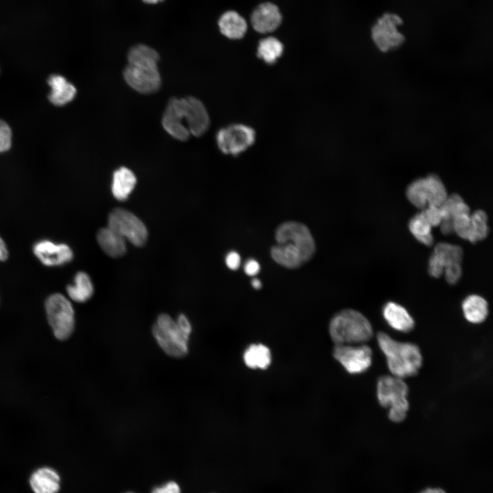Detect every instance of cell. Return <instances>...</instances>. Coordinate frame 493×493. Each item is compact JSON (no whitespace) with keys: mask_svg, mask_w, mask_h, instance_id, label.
<instances>
[{"mask_svg":"<svg viewBox=\"0 0 493 493\" xmlns=\"http://www.w3.org/2000/svg\"><path fill=\"white\" fill-rule=\"evenodd\" d=\"M276 243L270 249L272 259L279 265L296 269L308 262L316 253V243L305 224L288 220L279 224L275 231Z\"/></svg>","mask_w":493,"mask_h":493,"instance_id":"1","label":"cell"},{"mask_svg":"<svg viewBox=\"0 0 493 493\" xmlns=\"http://www.w3.org/2000/svg\"><path fill=\"white\" fill-rule=\"evenodd\" d=\"M377 340L385 355L388 369L394 376L404 379L417 375L422 364V357L417 345L396 341L383 332L377 333Z\"/></svg>","mask_w":493,"mask_h":493,"instance_id":"2","label":"cell"},{"mask_svg":"<svg viewBox=\"0 0 493 493\" xmlns=\"http://www.w3.org/2000/svg\"><path fill=\"white\" fill-rule=\"evenodd\" d=\"M191 331L190 323L184 314L179 315L177 320L167 314H160L153 327V335L158 345L173 357H182L187 354Z\"/></svg>","mask_w":493,"mask_h":493,"instance_id":"3","label":"cell"},{"mask_svg":"<svg viewBox=\"0 0 493 493\" xmlns=\"http://www.w3.org/2000/svg\"><path fill=\"white\" fill-rule=\"evenodd\" d=\"M329 331L336 345L361 344L369 341L373 335L369 320L360 312L344 309L331 319Z\"/></svg>","mask_w":493,"mask_h":493,"instance_id":"4","label":"cell"},{"mask_svg":"<svg viewBox=\"0 0 493 493\" xmlns=\"http://www.w3.org/2000/svg\"><path fill=\"white\" fill-rule=\"evenodd\" d=\"M408 386L403 379L384 375L379 378L377 396L379 404L389 409L388 418L394 422L403 421L409 409Z\"/></svg>","mask_w":493,"mask_h":493,"instance_id":"5","label":"cell"},{"mask_svg":"<svg viewBox=\"0 0 493 493\" xmlns=\"http://www.w3.org/2000/svg\"><path fill=\"white\" fill-rule=\"evenodd\" d=\"M406 196L412 204L423 210L429 205L440 206L448 194L440 178L431 174L413 181L407 188Z\"/></svg>","mask_w":493,"mask_h":493,"instance_id":"6","label":"cell"},{"mask_svg":"<svg viewBox=\"0 0 493 493\" xmlns=\"http://www.w3.org/2000/svg\"><path fill=\"white\" fill-rule=\"evenodd\" d=\"M173 108L179 122L190 134L201 136L208 129L210 118L204 105L197 98H173Z\"/></svg>","mask_w":493,"mask_h":493,"instance_id":"7","label":"cell"},{"mask_svg":"<svg viewBox=\"0 0 493 493\" xmlns=\"http://www.w3.org/2000/svg\"><path fill=\"white\" fill-rule=\"evenodd\" d=\"M47 319L55 336L59 340L68 338L74 329V309L71 302L62 294L50 295L45 302Z\"/></svg>","mask_w":493,"mask_h":493,"instance_id":"8","label":"cell"},{"mask_svg":"<svg viewBox=\"0 0 493 493\" xmlns=\"http://www.w3.org/2000/svg\"><path fill=\"white\" fill-rule=\"evenodd\" d=\"M402 24L401 18L394 13H384L377 19L370 34L379 51L386 53L399 48L405 42V36L399 30Z\"/></svg>","mask_w":493,"mask_h":493,"instance_id":"9","label":"cell"},{"mask_svg":"<svg viewBox=\"0 0 493 493\" xmlns=\"http://www.w3.org/2000/svg\"><path fill=\"white\" fill-rule=\"evenodd\" d=\"M108 227L135 246L143 245L148 232L144 224L131 212L114 209L109 214Z\"/></svg>","mask_w":493,"mask_h":493,"instance_id":"10","label":"cell"},{"mask_svg":"<svg viewBox=\"0 0 493 493\" xmlns=\"http://www.w3.org/2000/svg\"><path fill=\"white\" fill-rule=\"evenodd\" d=\"M255 138V134L251 127L238 124L220 129L216 142L222 152L236 155L251 146Z\"/></svg>","mask_w":493,"mask_h":493,"instance_id":"11","label":"cell"},{"mask_svg":"<svg viewBox=\"0 0 493 493\" xmlns=\"http://www.w3.org/2000/svg\"><path fill=\"white\" fill-rule=\"evenodd\" d=\"M372 349L366 344L359 346L336 345L333 357L350 374L362 373L372 364Z\"/></svg>","mask_w":493,"mask_h":493,"instance_id":"12","label":"cell"},{"mask_svg":"<svg viewBox=\"0 0 493 493\" xmlns=\"http://www.w3.org/2000/svg\"><path fill=\"white\" fill-rule=\"evenodd\" d=\"M123 77L131 88L142 94L155 92L161 85L158 68L127 64L123 71Z\"/></svg>","mask_w":493,"mask_h":493,"instance_id":"13","label":"cell"},{"mask_svg":"<svg viewBox=\"0 0 493 493\" xmlns=\"http://www.w3.org/2000/svg\"><path fill=\"white\" fill-rule=\"evenodd\" d=\"M463 250L460 246L440 242L435 246L429 260L428 272L431 276L438 278L445 268L461 264Z\"/></svg>","mask_w":493,"mask_h":493,"instance_id":"14","label":"cell"},{"mask_svg":"<svg viewBox=\"0 0 493 493\" xmlns=\"http://www.w3.org/2000/svg\"><path fill=\"white\" fill-rule=\"evenodd\" d=\"M36 257L47 266H61L73 257L71 249L66 244H56L48 240L37 242L33 247Z\"/></svg>","mask_w":493,"mask_h":493,"instance_id":"15","label":"cell"},{"mask_svg":"<svg viewBox=\"0 0 493 493\" xmlns=\"http://www.w3.org/2000/svg\"><path fill=\"white\" fill-rule=\"evenodd\" d=\"M251 21L255 31L260 33H268L275 30L280 25L281 15L275 5L264 3L255 9Z\"/></svg>","mask_w":493,"mask_h":493,"instance_id":"16","label":"cell"},{"mask_svg":"<svg viewBox=\"0 0 493 493\" xmlns=\"http://www.w3.org/2000/svg\"><path fill=\"white\" fill-rule=\"evenodd\" d=\"M51 87L49 101L55 106H63L75 98L77 90L74 85L60 75H51L47 80Z\"/></svg>","mask_w":493,"mask_h":493,"instance_id":"17","label":"cell"},{"mask_svg":"<svg viewBox=\"0 0 493 493\" xmlns=\"http://www.w3.org/2000/svg\"><path fill=\"white\" fill-rule=\"evenodd\" d=\"M383 316L394 329L407 333L415 325L414 320L405 307L394 302L387 303L383 308Z\"/></svg>","mask_w":493,"mask_h":493,"instance_id":"18","label":"cell"},{"mask_svg":"<svg viewBox=\"0 0 493 493\" xmlns=\"http://www.w3.org/2000/svg\"><path fill=\"white\" fill-rule=\"evenodd\" d=\"M97 239L104 253L112 257H121L126 252L125 240L108 227L98 231Z\"/></svg>","mask_w":493,"mask_h":493,"instance_id":"19","label":"cell"},{"mask_svg":"<svg viewBox=\"0 0 493 493\" xmlns=\"http://www.w3.org/2000/svg\"><path fill=\"white\" fill-rule=\"evenodd\" d=\"M59 483L58 475L49 468L38 469L30 478V485L35 493H56Z\"/></svg>","mask_w":493,"mask_h":493,"instance_id":"20","label":"cell"},{"mask_svg":"<svg viewBox=\"0 0 493 493\" xmlns=\"http://www.w3.org/2000/svg\"><path fill=\"white\" fill-rule=\"evenodd\" d=\"M218 27L220 32L230 39L242 38L247 29L244 18L235 11H227L222 14Z\"/></svg>","mask_w":493,"mask_h":493,"instance_id":"21","label":"cell"},{"mask_svg":"<svg viewBox=\"0 0 493 493\" xmlns=\"http://www.w3.org/2000/svg\"><path fill=\"white\" fill-rule=\"evenodd\" d=\"M136 184V177L134 173L126 167H121L113 175L112 192L114 197L124 201L130 194Z\"/></svg>","mask_w":493,"mask_h":493,"instance_id":"22","label":"cell"},{"mask_svg":"<svg viewBox=\"0 0 493 493\" xmlns=\"http://www.w3.org/2000/svg\"><path fill=\"white\" fill-rule=\"evenodd\" d=\"M462 307L465 318L471 323H481L488 315V302L477 294L467 296L463 301Z\"/></svg>","mask_w":493,"mask_h":493,"instance_id":"23","label":"cell"},{"mask_svg":"<svg viewBox=\"0 0 493 493\" xmlns=\"http://www.w3.org/2000/svg\"><path fill=\"white\" fill-rule=\"evenodd\" d=\"M159 53L152 47L137 44L129 50L127 61L129 64L158 68Z\"/></svg>","mask_w":493,"mask_h":493,"instance_id":"24","label":"cell"},{"mask_svg":"<svg viewBox=\"0 0 493 493\" xmlns=\"http://www.w3.org/2000/svg\"><path fill=\"white\" fill-rule=\"evenodd\" d=\"M69 297L74 301L84 303L93 294L94 288L89 275L84 272H78L74 277L73 283L66 287Z\"/></svg>","mask_w":493,"mask_h":493,"instance_id":"25","label":"cell"},{"mask_svg":"<svg viewBox=\"0 0 493 493\" xmlns=\"http://www.w3.org/2000/svg\"><path fill=\"white\" fill-rule=\"evenodd\" d=\"M245 365L253 369H265L271 362L270 349L262 344H252L243 354Z\"/></svg>","mask_w":493,"mask_h":493,"instance_id":"26","label":"cell"},{"mask_svg":"<svg viewBox=\"0 0 493 493\" xmlns=\"http://www.w3.org/2000/svg\"><path fill=\"white\" fill-rule=\"evenodd\" d=\"M408 227L411 233L418 242L426 246L432 245L433 242L432 227L422 212L416 214L409 220Z\"/></svg>","mask_w":493,"mask_h":493,"instance_id":"27","label":"cell"},{"mask_svg":"<svg viewBox=\"0 0 493 493\" xmlns=\"http://www.w3.org/2000/svg\"><path fill=\"white\" fill-rule=\"evenodd\" d=\"M283 47L276 38L268 37L260 40L257 55L268 64L274 63L282 54Z\"/></svg>","mask_w":493,"mask_h":493,"instance_id":"28","label":"cell"},{"mask_svg":"<svg viewBox=\"0 0 493 493\" xmlns=\"http://www.w3.org/2000/svg\"><path fill=\"white\" fill-rule=\"evenodd\" d=\"M471 233L468 241L475 243L485 239L488 234V216L486 213L478 210L470 214Z\"/></svg>","mask_w":493,"mask_h":493,"instance_id":"29","label":"cell"},{"mask_svg":"<svg viewBox=\"0 0 493 493\" xmlns=\"http://www.w3.org/2000/svg\"><path fill=\"white\" fill-rule=\"evenodd\" d=\"M470 212H459L453 218V232L459 237L469 240L471 233Z\"/></svg>","mask_w":493,"mask_h":493,"instance_id":"30","label":"cell"},{"mask_svg":"<svg viewBox=\"0 0 493 493\" xmlns=\"http://www.w3.org/2000/svg\"><path fill=\"white\" fill-rule=\"evenodd\" d=\"M12 136V130L9 125L0 119V153H4L10 149Z\"/></svg>","mask_w":493,"mask_h":493,"instance_id":"31","label":"cell"},{"mask_svg":"<svg viewBox=\"0 0 493 493\" xmlns=\"http://www.w3.org/2000/svg\"><path fill=\"white\" fill-rule=\"evenodd\" d=\"M421 212L432 227L440 225L442 220V214L440 206L429 205L422 210Z\"/></svg>","mask_w":493,"mask_h":493,"instance_id":"32","label":"cell"},{"mask_svg":"<svg viewBox=\"0 0 493 493\" xmlns=\"http://www.w3.org/2000/svg\"><path fill=\"white\" fill-rule=\"evenodd\" d=\"M462 266L461 264H456L444 270L443 274L448 283L453 285L455 284L461 277L462 275Z\"/></svg>","mask_w":493,"mask_h":493,"instance_id":"33","label":"cell"},{"mask_svg":"<svg viewBox=\"0 0 493 493\" xmlns=\"http://www.w3.org/2000/svg\"><path fill=\"white\" fill-rule=\"evenodd\" d=\"M241 262L240 254L235 251L229 252L225 257V264L227 266L232 270H238Z\"/></svg>","mask_w":493,"mask_h":493,"instance_id":"34","label":"cell"},{"mask_svg":"<svg viewBox=\"0 0 493 493\" xmlns=\"http://www.w3.org/2000/svg\"><path fill=\"white\" fill-rule=\"evenodd\" d=\"M152 493H181V490L176 482L169 481L162 486L155 488Z\"/></svg>","mask_w":493,"mask_h":493,"instance_id":"35","label":"cell"},{"mask_svg":"<svg viewBox=\"0 0 493 493\" xmlns=\"http://www.w3.org/2000/svg\"><path fill=\"white\" fill-rule=\"evenodd\" d=\"M244 270L247 275L253 277L259 273L260 265L255 259H249L244 264Z\"/></svg>","mask_w":493,"mask_h":493,"instance_id":"36","label":"cell"},{"mask_svg":"<svg viewBox=\"0 0 493 493\" xmlns=\"http://www.w3.org/2000/svg\"><path fill=\"white\" fill-rule=\"evenodd\" d=\"M8 257V251L3 240L0 237V262L5 261Z\"/></svg>","mask_w":493,"mask_h":493,"instance_id":"37","label":"cell"},{"mask_svg":"<svg viewBox=\"0 0 493 493\" xmlns=\"http://www.w3.org/2000/svg\"><path fill=\"white\" fill-rule=\"evenodd\" d=\"M251 286L253 288L256 290H259L262 287V282L261 281L257 278H254L251 280Z\"/></svg>","mask_w":493,"mask_h":493,"instance_id":"38","label":"cell"},{"mask_svg":"<svg viewBox=\"0 0 493 493\" xmlns=\"http://www.w3.org/2000/svg\"><path fill=\"white\" fill-rule=\"evenodd\" d=\"M422 493H446L443 490L438 488H429L423 491Z\"/></svg>","mask_w":493,"mask_h":493,"instance_id":"39","label":"cell"},{"mask_svg":"<svg viewBox=\"0 0 493 493\" xmlns=\"http://www.w3.org/2000/svg\"><path fill=\"white\" fill-rule=\"evenodd\" d=\"M164 1V0H142V1L147 4H157Z\"/></svg>","mask_w":493,"mask_h":493,"instance_id":"40","label":"cell"}]
</instances>
